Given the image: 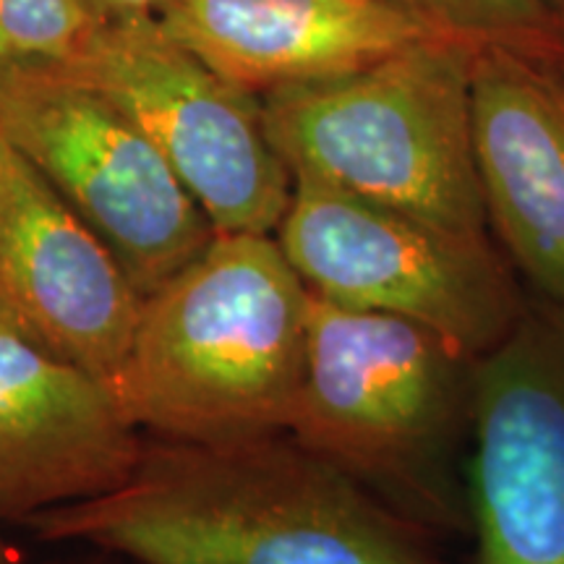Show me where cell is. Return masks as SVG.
<instances>
[{
	"mask_svg": "<svg viewBox=\"0 0 564 564\" xmlns=\"http://www.w3.org/2000/svg\"><path fill=\"white\" fill-rule=\"evenodd\" d=\"M144 442L108 382L0 314V520L118 489Z\"/></svg>",
	"mask_w": 564,
	"mask_h": 564,
	"instance_id": "10",
	"label": "cell"
},
{
	"mask_svg": "<svg viewBox=\"0 0 564 564\" xmlns=\"http://www.w3.org/2000/svg\"><path fill=\"white\" fill-rule=\"evenodd\" d=\"M541 6H544L549 21H552L556 42H560L564 55V0H541Z\"/></svg>",
	"mask_w": 564,
	"mask_h": 564,
	"instance_id": "16",
	"label": "cell"
},
{
	"mask_svg": "<svg viewBox=\"0 0 564 564\" xmlns=\"http://www.w3.org/2000/svg\"><path fill=\"white\" fill-rule=\"evenodd\" d=\"M319 299L382 312L481 358L505 340L528 293L491 232H463L293 175L274 230Z\"/></svg>",
	"mask_w": 564,
	"mask_h": 564,
	"instance_id": "5",
	"label": "cell"
},
{
	"mask_svg": "<svg viewBox=\"0 0 564 564\" xmlns=\"http://www.w3.org/2000/svg\"><path fill=\"white\" fill-rule=\"evenodd\" d=\"M432 24L470 42H499L535 53H562L541 0H390Z\"/></svg>",
	"mask_w": 564,
	"mask_h": 564,
	"instance_id": "14",
	"label": "cell"
},
{
	"mask_svg": "<svg viewBox=\"0 0 564 564\" xmlns=\"http://www.w3.org/2000/svg\"><path fill=\"white\" fill-rule=\"evenodd\" d=\"M470 97L491 238L564 308V55L478 42Z\"/></svg>",
	"mask_w": 564,
	"mask_h": 564,
	"instance_id": "11",
	"label": "cell"
},
{
	"mask_svg": "<svg viewBox=\"0 0 564 564\" xmlns=\"http://www.w3.org/2000/svg\"><path fill=\"white\" fill-rule=\"evenodd\" d=\"M141 303L110 246L0 139V314L112 387Z\"/></svg>",
	"mask_w": 564,
	"mask_h": 564,
	"instance_id": "9",
	"label": "cell"
},
{
	"mask_svg": "<svg viewBox=\"0 0 564 564\" xmlns=\"http://www.w3.org/2000/svg\"><path fill=\"white\" fill-rule=\"evenodd\" d=\"M0 139L110 246L144 299L215 238L147 133L58 66L0 70Z\"/></svg>",
	"mask_w": 564,
	"mask_h": 564,
	"instance_id": "6",
	"label": "cell"
},
{
	"mask_svg": "<svg viewBox=\"0 0 564 564\" xmlns=\"http://www.w3.org/2000/svg\"><path fill=\"white\" fill-rule=\"evenodd\" d=\"M116 102L158 147L215 232L274 236L293 173L264 126L262 97L223 79L158 17L102 24L55 63Z\"/></svg>",
	"mask_w": 564,
	"mask_h": 564,
	"instance_id": "7",
	"label": "cell"
},
{
	"mask_svg": "<svg viewBox=\"0 0 564 564\" xmlns=\"http://www.w3.org/2000/svg\"><path fill=\"white\" fill-rule=\"evenodd\" d=\"M474 371V356L421 324L312 293L288 434L423 531H460Z\"/></svg>",
	"mask_w": 564,
	"mask_h": 564,
	"instance_id": "3",
	"label": "cell"
},
{
	"mask_svg": "<svg viewBox=\"0 0 564 564\" xmlns=\"http://www.w3.org/2000/svg\"><path fill=\"white\" fill-rule=\"evenodd\" d=\"M100 24H121V21L150 19L158 13L160 0H84Z\"/></svg>",
	"mask_w": 564,
	"mask_h": 564,
	"instance_id": "15",
	"label": "cell"
},
{
	"mask_svg": "<svg viewBox=\"0 0 564 564\" xmlns=\"http://www.w3.org/2000/svg\"><path fill=\"white\" fill-rule=\"evenodd\" d=\"M137 564H442L429 531L288 432L144 442L129 481L24 523Z\"/></svg>",
	"mask_w": 564,
	"mask_h": 564,
	"instance_id": "1",
	"label": "cell"
},
{
	"mask_svg": "<svg viewBox=\"0 0 564 564\" xmlns=\"http://www.w3.org/2000/svg\"><path fill=\"white\" fill-rule=\"evenodd\" d=\"M312 291L267 232H215L141 303L112 382L139 429L228 442L291 429L306 373Z\"/></svg>",
	"mask_w": 564,
	"mask_h": 564,
	"instance_id": "2",
	"label": "cell"
},
{
	"mask_svg": "<svg viewBox=\"0 0 564 564\" xmlns=\"http://www.w3.org/2000/svg\"><path fill=\"white\" fill-rule=\"evenodd\" d=\"M0 523H3V520H0ZM0 564H26L24 554L11 544L9 535L3 533V528H0Z\"/></svg>",
	"mask_w": 564,
	"mask_h": 564,
	"instance_id": "17",
	"label": "cell"
},
{
	"mask_svg": "<svg viewBox=\"0 0 564 564\" xmlns=\"http://www.w3.org/2000/svg\"><path fill=\"white\" fill-rule=\"evenodd\" d=\"M100 26L84 0H0V70L74 58Z\"/></svg>",
	"mask_w": 564,
	"mask_h": 564,
	"instance_id": "13",
	"label": "cell"
},
{
	"mask_svg": "<svg viewBox=\"0 0 564 564\" xmlns=\"http://www.w3.org/2000/svg\"><path fill=\"white\" fill-rule=\"evenodd\" d=\"M476 42L434 34L361 70L262 95L293 175L463 232H489L474 144Z\"/></svg>",
	"mask_w": 564,
	"mask_h": 564,
	"instance_id": "4",
	"label": "cell"
},
{
	"mask_svg": "<svg viewBox=\"0 0 564 564\" xmlns=\"http://www.w3.org/2000/svg\"><path fill=\"white\" fill-rule=\"evenodd\" d=\"M465 499L478 564H564V308L535 293L476 358Z\"/></svg>",
	"mask_w": 564,
	"mask_h": 564,
	"instance_id": "8",
	"label": "cell"
},
{
	"mask_svg": "<svg viewBox=\"0 0 564 564\" xmlns=\"http://www.w3.org/2000/svg\"><path fill=\"white\" fill-rule=\"evenodd\" d=\"M154 17L223 79L259 97L444 34L390 0H160Z\"/></svg>",
	"mask_w": 564,
	"mask_h": 564,
	"instance_id": "12",
	"label": "cell"
}]
</instances>
